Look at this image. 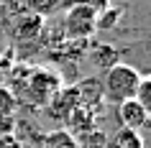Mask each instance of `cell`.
I'll use <instances>...</instances> for the list:
<instances>
[{
	"mask_svg": "<svg viewBox=\"0 0 151 148\" xmlns=\"http://www.w3.org/2000/svg\"><path fill=\"white\" fill-rule=\"evenodd\" d=\"M141 71L131 66V64H115L110 66L108 71L100 74V84H103V97L105 102H110V105H123V102L133 100L136 97V89L141 84Z\"/></svg>",
	"mask_w": 151,
	"mask_h": 148,
	"instance_id": "obj_1",
	"label": "cell"
},
{
	"mask_svg": "<svg viewBox=\"0 0 151 148\" xmlns=\"http://www.w3.org/2000/svg\"><path fill=\"white\" fill-rule=\"evenodd\" d=\"M59 89H62V79H59V74H54V71H49V69L31 71V77L26 82V97H28V102L44 105V107H46V102Z\"/></svg>",
	"mask_w": 151,
	"mask_h": 148,
	"instance_id": "obj_2",
	"label": "cell"
},
{
	"mask_svg": "<svg viewBox=\"0 0 151 148\" xmlns=\"http://www.w3.org/2000/svg\"><path fill=\"white\" fill-rule=\"evenodd\" d=\"M97 13H92L90 8H82V5H69L64 10V33L69 39H90L92 33L97 31Z\"/></svg>",
	"mask_w": 151,
	"mask_h": 148,
	"instance_id": "obj_3",
	"label": "cell"
},
{
	"mask_svg": "<svg viewBox=\"0 0 151 148\" xmlns=\"http://www.w3.org/2000/svg\"><path fill=\"white\" fill-rule=\"evenodd\" d=\"M72 89H74V97H77V107H85L90 112H95L105 102L100 77H85L82 82H77V84L72 87Z\"/></svg>",
	"mask_w": 151,
	"mask_h": 148,
	"instance_id": "obj_4",
	"label": "cell"
},
{
	"mask_svg": "<svg viewBox=\"0 0 151 148\" xmlns=\"http://www.w3.org/2000/svg\"><path fill=\"white\" fill-rule=\"evenodd\" d=\"M118 117H120L123 128L136 130V133H141L149 125V110L143 107V105H138L136 100H128L123 105H118Z\"/></svg>",
	"mask_w": 151,
	"mask_h": 148,
	"instance_id": "obj_5",
	"label": "cell"
},
{
	"mask_svg": "<svg viewBox=\"0 0 151 148\" xmlns=\"http://www.w3.org/2000/svg\"><path fill=\"white\" fill-rule=\"evenodd\" d=\"M46 110L51 112V115L56 117V120H69V115L77 110V97H74V89H67V87H62L59 92L51 97V100L46 102Z\"/></svg>",
	"mask_w": 151,
	"mask_h": 148,
	"instance_id": "obj_6",
	"label": "cell"
},
{
	"mask_svg": "<svg viewBox=\"0 0 151 148\" xmlns=\"http://www.w3.org/2000/svg\"><path fill=\"white\" fill-rule=\"evenodd\" d=\"M13 3H16L18 13H28V16H36V18L51 16L62 5V0H13Z\"/></svg>",
	"mask_w": 151,
	"mask_h": 148,
	"instance_id": "obj_7",
	"label": "cell"
},
{
	"mask_svg": "<svg viewBox=\"0 0 151 148\" xmlns=\"http://www.w3.org/2000/svg\"><path fill=\"white\" fill-rule=\"evenodd\" d=\"M36 148H77V138L67 128H56V130L44 133L36 143Z\"/></svg>",
	"mask_w": 151,
	"mask_h": 148,
	"instance_id": "obj_8",
	"label": "cell"
},
{
	"mask_svg": "<svg viewBox=\"0 0 151 148\" xmlns=\"http://www.w3.org/2000/svg\"><path fill=\"white\" fill-rule=\"evenodd\" d=\"M108 148H143V135L128 128H120L113 138H108Z\"/></svg>",
	"mask_w": 151,
	"mask_h": 148,
	"instance_id": "obj_9",
	"label": "cell"
},
{
	"mask_svg": "<svg viewBox=\"0 0 151 148\" xmlns=\"http://www.w3.org/2000/svg\"><path fill=\"white\" fill-rule=\"evenodd\" d=\"M92 56H95V64H97V69H100V74L118 64V51L113 46H97L92 51Z\"/></svg>",
	"mask_w": 151,
	"mask_h": 148,
	"instance_id": "obj_10",
	"label": "cell"
},
{
	"mask_svg": "<svg viewBox=\"0 0 151 148\" xmlns=\"http://www.w3.org/2000/svg\"><path fill=\"white\" fill-rule=\"evenodd\" d=\"M77 148H108V135L103 130H90L77 138Z\"/></svg>",
	"mask_w": 151,
	"mask_h": 148,
	"instance_id": "obj_11",
	"label": "cell"
},
{
	"mask_svg": "<svg viewBox=\"0 0 151 148\" xmlns=\"http://www.w3.org/2000/svg\"><path fill=\"white\" fill-rule=\"evenodd\" d=\"M120 8H105L103 13H97V21H95V26H97V31H108V28H113V26H118V21H120Z\"/></svg>",
	"mask_w": 151,
	"mask_h": 148,
	"instance_id": "obj_12",
	"label": "cell"
},
{
	"mask_svg": "<svg viewBox=\"0 0 151 148\" xmlns=\"http://www.w3.org/2000/svg\"><path fill=\"white\" fill-rule=\"evenodd\" d=\"M16 105H18V97L10 92L8 87L0 84V120H3V117H13Z\"/></svg>",
	"mask_w": 151,
	"mask_h": 148,
	"instance_id": "obj_13",
	"label": "cell"
},
{
	"mask_svg": "<svg viewBox=\"0 0 151 148\" xmlns=\"http://www.w3.org/2000/svg\"><path fill=\"white\" fill-rule=\"evenodd\" d=\"M133 100L138 102V105H143V107L151 112V77H146V74L141 77V84H138V89H136Z\"/></svg>",
	"mask_w": 151,
	"mask_h": 148,
	"instance_id": "obj_14",
	"label": "cell"
},
{
	"mask_svg": "<svg viewBox=\"0 0 151 148\" xmlns=\"http://www.w3.org/2000/svg\"><path fill=\"white\" fill-rule=\"evenodd\" d=\"M72 5H82V8H90L92 13H103L105 8H110V0H69Z\"/></svg>",
	"mask_w": 151,
	"mask_h": 148,
	"instance_id": "obj_15",
	"label": "cell"
},
{
	"mask_svg": "<svg viewBox=\"0 0 151 148\" xmlns=\"http://www.w3.org/2000/svg\"><path fill=\"white\" fill-rule=\"evenodd\" d=\"M0 148H23L16 133H0Z\"/></svg>",
	"mask_w": 151,
	"mask_h": 148,
	"instance_id": "obj_16",
	"label": "cell"
}]
</instances>
